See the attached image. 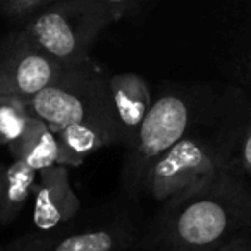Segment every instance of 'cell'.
Returning <instances> with one entry per match:
<instances>
[{
  "label": "cell",
  "instance_id": "277c9868",
  "mask_svg": "<svg viewBox=\"0 0 251 251\" xmlns=\"http://www.w3.org/2000/svg\"><path fill=\"white\" fill-rule=\"evenodd\" d=\"M210 121L150 165L138 196H148L164 206L205 186L217 172L227 171L222 150L208 131Z\"/></svg>",
  "mask_w": 251,
  "mask_h": 251
},
{
  "label": "cell",
  "instance_id": "7a4b0ae2",
  "mask_svg": "<svg viewBox=\"0 0 251 251\" xmlns=\"http://www.w3.org/2000/svg\"><path fill=\"white\" fill-rule=\"evenodd\" d=\"M217 98L219 91L196 88L165 90L153 98L136 138L124 150L121 181L126 191L138 196L150 165L177 141L212 119Z\"/></svg>",
  "mask_w": 251,
  "mask_h": 251
},
{
  "label": "cell",
  "instance_id": "ba28073f",
  "mask_svg": "<svg viewBox=\"0 0 251 251\" xmlns=\"http://www.w3.org/2000/svg\"><path fill=\"white\" fill-rule=\"evenodd\" d=\"M136 241L129 222H114L81 230L33 232L11 241L7 251H122Z\"/></svg>",
  "mask_w": 251,
  "mask_h": 251
},
{
  "label": "cell",
  "instance_id": "7c38bea8",
  "mask_svg": "<svg viewBox=\"0 0 251 251\" xmlns=\"http://www.w3.org/2000/svg\"><path fill=\"white\" fill-rule=\"evenodd\" d=\"M38 172L19 160L0 164V226L12 224L35 193Z\"/></svg>",
  "mask_w": 251,
  "mask_h": 251
},
{
  "label": "cell",
  "instance_id": "8fae6325",
  "mask_svg": "<svg viewBox=\"0 0 251 251\" xmlns=\"http://www.w3.org/2000/svg\"><path fill=\"white\" fill-rule=\"evenodd\" d=\"M12 160H19L29 169L40 172L52 165H59L60 147L55 133L36 115H29L25 131L9 145Z\"/></svg>",
  "mask_w": 251,
  "mask_h": 251
},
{
  "label": "cell",
  "instance_id": "9c48e42d",
  "mask_svg": "<svg viewBox=\"0 0 251 251\" xmlns=\"http://www.w3.org/2000/svg\"><path fill=\"white\" fill-rule=\"evenodd\" d=\"M33 195V222L38 232L66 226L81 210V201L71 184L69 167L64 165H52L40 171Z\"/></svg>",
  "mask_w": 251,
  "mask_h": 251
},
{
  "label": "cell",
  "instance_id": "8992f818",
  "mask_svg": "<svg viewBox=\"0 0 251 251\" xmlns=\"http://www.w3.org/2000/svg\"><path fill=\"white\" fill-rule=\"evenodd\" d=\"M208 40L227 84L251 90V0H212Z\"/></svg>",
  "mask_w": 251,
  "mask_h": 251
},
{
  "label": "cell",
  "instance_id": "2e32d148",
  "mask_svg": "<svg viewBox=\"0 0 251 251\" xmlns=\"http://www.w3.org/2000/svg\"><path fill=\"white\" fill-rule=\"evenodd\" d=\"M212 251H251V236H239L220 244Z\"/></svg>",
  "mask_w": 251,
  "mask_h": 251
},
{
  "label": "cell",
  "instance_id": "5b68a950",
  "mask_svg": "<svg viewBox=\"0 0 251 251\" xmlns=\"http://www.w3.org/2000/svg\"><path fill=\"white\" fill-rule=\"evenodd\" d=\"M107 81L108 77L90 57L64 67L59 79L40 91L28 108L55 134L73 124L93 119L110 122L115 129Z\"/></svg>",
  "mask_w": 251,
  "mask_h": 251
},
{
  "label": "cell",
  "instance_id": "9a60e30c",
  "mask_svg": "<svg viewBox=\"0 0 251 251\" xmlns=\"http://www.w3.org/2000/svg\"><path fill=\"white\" fill-rule=\"evenodd\" d=\"M55 0H0V12L14 23H25L40 9Z\"/></svg>",
  "mask_w": 251,
  "mask_h": 251
},
{
  "label": "cell",
  "instance_id": "3957f363",
  "mask_svg": "<svg viewBox=\"0 0 251 251\" xmlns=\"http://www.w3.org/2000/svg\"><path fill=\"white\" fill-rule=\"evenodd\" d=\"M114 23L112 12L98 0H55L19 28L66 67L90 59L91 47Z\"/></svg>",
  "mask_w": 251,
  "mask_h": 251
},
{
  "label": "cell",
  "instance_id": "30bf717a",
  "mask_svg": "<svg viewBox=\"0 0 251 251\" xmlns=\"http://www.w3.org/2000/svg\"><path fill=\"white\" fill-rule=\"evenodd\" d=\"M110 112L117 131L119 147L126 148L133 143L150 110L153 98L148 83L136 73H121L108 77Z\"/></svg>",
  "mask_w": 251,
  "mask_h": 251
},
{
  "label": "cell",
  "instance_id": "4fadbf2b",
  "mask_svg": "<svg viewBox=\"0 0 251 251\" xmlns=\"http://www.w3.org/2000/svg\"><path fill=\"white\" fill-rule=\"evenodd\" d=\"M29 115L31 112L25 101L12 98L0 100V147H9L21 136Z\"/></svg>",
  "mask_w": 251,
  "mask_h": 251
},
{
  "label": "cell",
  "instance_id": "5bb4252c",
  "mask_svg": "<svg viewBox=\"0 0 251 251\" xmlns=\"http://www.w3.org/2000/svg\"><path fill=\"white\" fill-rule=\"evenodd\" d=\"M103 4L115 21L119 19H129V18H141L147 12L153 11L162 0H98Z\"/></svg>",
  "mask_w": 251,
  "mask_h": 251
},
{
  "label": "cell",
  "instance_id": "e0dca14e",
  "mask_svg": "<svg viewBox=\"0 0 251 251\" xmlns=\"http://www.w3.org/2000/svg\"><path fill=\"white\" fill-rule=\"evenodd\" d=\"M0 251H7V250H5V248H2V246H0Z\"/></svg>",
  "mask_w": 251,
  "mask_h": 251
},
{
  "label": "cell",
  "instance_id": "6da1fadb",
  "mask_svg": "<svg viewBox=\"0 0 251 251\" xmlns=\"http://www.w3.org/2000/svg\"><path fill=\"white\" fill-rule=\"evenodd\" d=\"M239 236H251V179L220 171L191 195L162 206L141 248L212 251Z\"/></svg>",
  "mask_w": 251,
  "mask_h": 251
},
{
  "label": "cell",
  "instance_id": "52a82bcc",
  "mask_svg": "<svg viewBox=\"0 0 251 251\" xmlns=\"http://www.w3.org/2000/svg\"><path fill=\"white\" fill-rule=\"evenodd\" d=\"M64 71L21 28L0 38V100L12 98L29 103L40 91L55 83Z\"/></svg>",
  "mask_w": 251,
  "mask_h": 251
}]
</instances>
